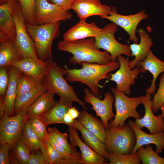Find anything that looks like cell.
<instances>
[{
    "instance_id": "6da1fadb",
    "label": "cell",
    "mask_w": 164,
    "mask_h": 164,
    "mask_svg": "<svg viewBox=\"0 0 164 164\" xmlns=\"http://www.w3.org/2000/svg\"><path fill=\"white\" fill-rule=\"evenodd\" d=\"M58 49L72 54L69 63L75 65L84 62L105 64L111 61L110 54L105 50L101 51L95 44V38L89 37L72 41H59Z\"/></svg>"
},
{
    "instance_id": "7a4b0ae2",
    "label": "cell",
    "mask_w": 164,
    "mask_h": 164,
    "mask_svg": "<svg viewBox=\"0 0 164 164\" xmlns=\"http://www.w3.org/2000/svg\"><path fill=\"white\" fill-rule=\"evenodd\" d=\"M82 68L69 69L67 65L64 66L68 71L66 80L70 82H79L86 85L95 96L98 97L100 92L98 84L103 79L109 80V74L111 71L119 68L120 63L118 60L111 61L105 64L84 62L81 63Z\"/></svg>"
},
{
    "instance_id": "3957f363",
    "label": "cell",
    "mask_w": 164,
    "mask_h": 164,
    "mask_svg": "<svg viewBox=\"0 0 164 164\" xmlns=\"http://www.w3.org/2000/svg\"><path fill=\"white\" fill-rule=\"evenodd\" d=\"M46 60L48 68L42 84L46 91L58 95L60 98L75 101L84 109L87 110L85 103L79 98L73 86L68 84L64 78V76L68 73L67 70L59 67L52 59Z\"/></svg>"
},
{
    "instance_id": "277c9868",
    "label": "cell",
    "mask_w": 164,
    "mask_h": 164,
    "mask_svg": "<svg viewBox=\"0 0 164 164\" xmlns=\"http://www.w3.org/2000/svg\"><path fill=\"white\" fill-rule=\"evenodd\" d=\"M60 22L41 25L26 22V30L34 42L37 55L41 60L52 59L53 43L60 35Z\"/></svg>"
},
{
    "instance_id": "5b68a950",
    "label": "cell",
    "mask_w": 164,
    "mask_h": 164,
    "mask_svg": "<svg viewBox=\"0 0 164 164\" xmlns=\"http://www.w3.org/2000/svg\"><path fill=\"white\" fill-rule=\"evenodd\" d=\"M104 142L107 152L131 154L136 142L135 132L128 123L106 129Z\"/></svg>"
},
{
    "instance_id": "8992f818",
    "label": "cell",
    "mask_w": 164,
    "mask_h": 164,
    "mask_svg": "<svg viewBox=\"0 0 164 164\" xmlns=\"http://www.w3.org/2000/svg\"><path fill=\"white\" fill-rule=\"evenodd\" d=\"M110 90L114 96V106L116 113L114 119L108 122L109 127H115L122 125L129 117L135 119L142 118L136 110L137 107L142 104L139 96L129 97L123 92L117 91L114 87H111Z\"/></svg>"
},
{
    "instance_id": "52a82bcc",
    "label": "cell",
    "mask_w": 164,
    "mask_h": 164,
    "mask_svg": "<svg viewBox=\"0 0 164 164\" xmlns=\"http://www.w3.org/2000/svg\"><path fill=\"white\" fill-rule=\"evenodd\" d=\"M118 26L112 22L108 24L102 28L100 35L95 38L97 47L109 52L112 61H117L118 56L121 55L132 57L129 45L121 44L115 38L114 34L118 30Z\"/></svg>"
},
{
    "instance_id": "ba28073f",
    "label": "cell",
    "mask_w": 164,
    "mask_h": 164,
    "mask_svg": "<svg viewBox=\"0 0 164 164\" xmlns=\"http://www.w3.org/2000/svg\"><path fill=\"white\" fill-rule=\"evenodd\" d=\"M12 15L15 25V42L17 48L24 58L39 59L36 52L34 42L26 30V22L19 2L13 10Z\"/></svg>"
},
{
    "instance_id": "9c48e42d",
    "label": "cell",
    "mask_w": 164,
    "mask_h": 164,
    "mask_svg": "<svg viewBox=\"0 0 164 164\" xmlns=\"http://www.w3.org/2000/svg\"><path fill=\"white\" fill-rule=\"evenodd\" d=\"M26 111L12 116L4 114L0 116V144H8L11 148L21 137L27 118Z\"/></svg>"
},
{
    "instance_id": "30bf717a",
    "label": "cell",
    "mask_w": 164,
    "mask_h": 164,
    "mask_svg": "<svg viewBox=\"0 0 164 164\" xmlns=\"http://www.w3.org/2000/svg\"><path fill=\"white\" fill-rule=\"evenodd\" d=\"M35 15L37 25L69 20L73 16L68 11L59 5L49 3L47 0H36Z\"/></svg>"
},
{
    "instance_id": "8fae6325",
    "label": "cell",
    "mask_w": 164,
    "mask_h": 164,
    "mask_svg": "<svg viewBox=\"0 0 164 164\" xmlns=\"http://www.w3.org/2000/svg\"><path fill=\"white\" fill-rule=\"evenodd\" d=\"M117 60L120 63L119 69L114 73H109L111 76L109 80L116 83L117 91L129 95L131 93V86L135 84V80L140 73L139 67L137 65L132 69L130 68L129 59L125 58L121 55L118 56Z\"/></svg>"
},
{
    "instance_id": "7c38bea8",
    "label": "cell",
    "mask_w": 164,
    "mask_h": 164,
    "mask_svg": "<svg viewBox=\"0 0 164 164\" xmlns=\"http://www.w3.org/2000/svg\"><path fill=\"white\" fill-rule=\"evenodd\" d=\"M148 17L145 9H142L134 14L124 15L118 13L116 8L113 7H111L110 14L102 18L108 19L121 27L128 34L129 41H132L134 43H138V39L136 35L137 27L142 21Z\"/></svg>"
},
{
    "instance_id": "4fadbf2b",
    "label": "cell",
    "mask_w": 164,
    "mask_h": 164,
    "mask_svg": "<svg viewBox=\"0 0 164 164\" xmlns=\"http://www.w3.org/2000/svg\"><path fill=\"white\" fill-rule=\"evenodd\" d=\"M84 100L92 106L91 109L95 111L96 116L100 117L106 129H108V122L114 117L112 111L113 96L109 92H106L104 99L101 100L88 88L84 89Z\"/></svg>"
},
{
    "instance_id": "5bb4252c",
    "label": "cell",
    "mask_w": 164,
    "mask_h": 164,
    "mask_svg": "<svg viewBox=\"0 0 164 164\" xmlns=\"http://www.w3.org/2000/svg\"><path fill=\"white\" fill-rule=\"evenodd\" d=\"M139 97L144 106L145 113L142 118L136 119L135 123L141 129L146 127L151 134L164 132V118L162 114L155 116L153 113L151 94L146 93Z\"/></svg>"
},
{
    "instance_id": "9a60e30c",
    "label": "cell",
    "mask_w": 164,
    "mask_h": 164,
    "mask_svg": "<svg viewBox=\"0 0 164 164\" xmlns=\"http://www.w3.org/2000/svg\"><path fill=\"white\" fill-rule=\"evenodd\" d=\"M9 83L5 94L0 97V115L6 114L13 116L14 105L16 97L18 81L23 73L12 65L8 67Z\"/></svg>"
},
{
    "instance_id": "2e32d148",
    "label": "cell",
    "mask_w": 164,
    "mask_h": 164,
    "mask_svg": "<svg viewBox=\"0 0 164 164\" xmlns=\"http://www.w3.org/2000/svg\"><path fill=\"white\" fill-rule=\"evenodd\" d=\"M71 9L76 12L80 20H86L91 16L98 15L102 18L108 15L111 7L102 4L101 0H76Z\"/></svg>"
},
{
    "instance_id": "e0dca14e",
    "label": "cell",
    "mask_w": 164,
    "mask_h": 164,
    "mask_svg": "<svg viewBox=\"0 0 164 164\" xmlns=\"http://www.w3.org/2000/svg\"><path fill=\"white\" fill-rule=\"evenodd\" d=\"M19 2L8 0L0 5V42L9 39L15 41L16 27L12 13Z\"/></svg>"
},
{
    "instance_id": "ac0fdd59",
    "label": "cell",
    "mask_w": 164,
    "mask_h": 164,
    "mask_svg": "<svg viewBox=\"0 0 164 164\" xmlns=\"http://www.w3.org/2000/svg\"><path fill=\"white\" fill-rule=\"evenodd\" d=\"M68 132L70 143L78 147L80 151L83 164H107L106 159L93 150L82 141L79 136L77 128L71 125Z\"/></svg>"
},
{
    "instance_id": "d6986e66",
    "label": "cell",
    "mask_w": 164,
    "mask_h": 164,
    "mask_svg": "<svg viewBox=\"0 0 164 164\" xmlns=\"http://www.w3.org/2000/svg\"><path fill=\"white\" fill-rule=\"evenodd\" d=\"M10 65L15 67L24 74L32 77L41 84L48 68L46 60L43 61L29 58H24Z\"/></svg>"
},
{
    "instance_id": "ffe728a7",
    "label": "cell",
    "mask_w": 164,
    "mask_h": 164,
    "mask_svg": "<svg viewBox=\"0 0 164 164\" xmlns=\"http://www.w3.org/2000/svg\"><path fill=\"white\" fill-rule=\"evenodd\" d=\"M102 28L94 22L88 23L80 20L67 31L63 35V40L72 41L89 37L96 38L101 34Z\"/></svg>"
},
{
    "instance_id": "44dd1931",
    "label": "cell",
    "mask_w": 164,
    "mask_h": 164,
    "mask_svg": "<svg viewBox=\"0 0 164 164\" xmlns=\"http://www.w3.org/2000/svg\"><path fill=\"white\" fill-rule=\"evenodd\" d=\"M128 123L134 131L136 138L135 148L131 154L135 153L140 146L153 144L156 146V153L159 154L164 149V132L149 134L139 128L134 121L129 120Z\"/></svg>"
},
{
    "instance_id": "7402d4cb",
    "label": "cell",
    "mask_w": 164,
    "mask_h": 164,
    "mask_svg": "<svg viewBox=\"0 0 164 164\" xmlns=\"http://www.w3.org/2000/svg\"><path fill=\"white\" fill-rule=\"evenodd\" d=\"M136 32L140 36V41L138 43H133L129 45L132 52V56L134 59L130 61V68L132 69L146 58L153 43L149 34L143 28L137 29Z\"/></svg>"
},
{
    "instance_id": "603a6c76",
    "label": "cell",
    "mask_w": 164,
    "mask_h": 164,
    "mask_svg": "<svg viewBox=\"0 0 164 164\" xmlns=\"http://www.w3.org/2000/svg\"><path fill=\"white\" fill-rule=\"evenodd\" d=\"M137 65L139 67L140 73H144L149 71L152 74L153 80L151 85L146 89L145 92L151 94H155L157 78L160 73L164 72V62L157 58L150 49L145 59Z\"/></svg>"
},
{
    "instance_id": "cb8c5ba5",
    "label": "cell",
    "mask_w": 164,
    "mask_h": 164,
    "mask_svg": "<svg viewBox=\"0 0 164 164\" xmlns=\"http://www.w3.org/2000/svg\"><path fill=\"white\" fill-rule=\"evenodd\" d=\"M54 94L46 91L42 94L28 108L25 115L27 118L30 117H42L58 101L54 98Z\"/></svg>"
},
{
    "instance_id": "d4e9b609",
    "label": "cell",
    "mask_w": 164,
    "mask_h": 164,
    "mask_svg": "<svg viewBox=\"0 0 164 164\" xmlns=\"http://www.w3.org/2000/svg\"><path fill=\"white\" fill-rule=\"evenodd\" d=\"M24 58L13 39H9L0 42V67L9 66L10 63Z\"/></svg>"
},
{
    "instance_id": "484cf974",
    "label": "cell",
    "mask_w": 164,
    "mask_h": 164,
    "mask_svg": "<svg viewBox=\"0 0 164 164\" xmlns=\"http://www.w3.org/2000/svg\"><path fill=\"white\" fill-rule=\"evenodd\" d=\"M78 120L84 128L104 143L106 129L102 121L88 113L85 109L80 112Z\"/></svg>"
},
{
    "instance_id": "4316f807",
    "label": "cell",
    "mask_w": 164,
    "mask_h": 164,
    "mask_svg": "<svg viewBox=\"0 0 164 164\" xmlns=\"http://www.w3.org/2000/svg\"><path fill=\"white\" fill-rule=\"evenodd\" d=\"M71 125L80 132L83 141L93 150L108 159L105 144L97 137L84 128L78 120L74 119Z\"/></svg>"
},
{
    "instance_id": "83f0119b",
    "label": "cell",
    "mask_w": 164,
    "mask_h": 164,
    "mask_svg": "<svg viewBox=\"0 0 164 164\" xmlns=\"http://www.w3.org/2000/svg\"><path fill=\"white\" fill-rule=\"evenodd\" d=\"M73 101L60 98L59 101L41 117L48 126L62 124L63 117L68 110L72 107Z\"/></svg>"
},
{
    "instance_id": "f1b7e54d",
    "label": "cell",
    "mask_w": 164,
    "mask_h": 164,
    "mask_svg": "<svg viewBox=\"0 0 164 164\" xmlns=\"http://www.w3.org/2000/svg\"><path fill=\"white\" fill-rule=\"evenodd\" d=\"M46 91V90L41 84L35 89L17 98L14 105L13 115L22 111H26L39 97Z\"/></svg>"
},
{
    "instance_id": "f546056e",
    "label": "cell",
    "mask_w": 164,
    "mask_h": 164,
    "mask_svg": "<svg viewBox=\"0 0 164 164\" xmlns=\"http://www.w3.org/2000/svg\"><path fill=\"white\" fill-rule=\"evenodd\" d=\"M30 153L27 145L20 139L10 149V163L27 164Z\"/></svg>"
},
{
    "instance_id": "4dcf8cb0",
    "label": "cell",
    "mask_w": 164,
    "mask_h": 164,
    "mask_svg": "<svg viewBox=\"0 0 164 164\" xmlns=\"http://www.w3.org/2000/svg\"><path fill=\"white\" fill-rule=\"evenodd\" d=\"M40 150L48 164H77L64 157L51 145L47 140L42 142Z\"/></svg>"
},
{
    "instance_id": "1f68e13d",
    "label": "cell",
    "mask_w": 164,
    "mask_h": 164,
    "mask_svg": "<svg viewBox=\"0 0 164 164\" xmlns=\"http://www.w3.org/2000/svg\"><path fill=\"white\" fill-rule=\"evenodd\" d=\"M20 139L27 145L31 153L40 149L42 142L26 121Z\"/></svg>"
},
{
    "instance_id": "d6a6232c",
    "label": "cell",
    "mask_w": 164,
    "mask_h": 164,
    "mask_svg": "<svg viewBox=\"0 0 164 164\" xmlns=\"http://www.w3.org/2000/svg\"><path fill=\"white\" fill-rule=\"evenodd\" d=\"M47 131L60 145L67 151L81 161V153L77 151L76 147L68 142L67 139L69 137V135L66 133H61L56 127H49L47 128Z\"/></svg>"
},
{
    "instance_id": "836d02e7",
    "label": "cell",
    "mask_w": 164,
    "mask_h": 164,
    "mask_svg": "<svg viewBox=\"0 0 164 164\" xmlns=\"http://www.w3.org/2000/svg\"><path fill=\"white\" fill-rule=\"evenodd\" d=\"M142 164H164V158L159 156L150 144L142 146L137 149Z\"/></svg>"
},
{
    "instance_id": "e575fe53",
    "label": "cell",
    "mask_w": 164,
    "mask_h": 164,
    "mask_svg": "<svg viewBox=\"0 0 164 164\" xmlns=\"http://www.w3.org/2000/svg\"><path fill=\"white\" fill-rule=\"evenodd\" d=\"M109 164H141L142 162L137 151L133 154H125L107 152Z\"/></svg>"
},
{
    "instance_id": "d590c367",
    "label": "cell",
    "mask_w": 164,
    "mask_h": 164,
    "mask_svg": "<svg viewBox=\"0 0 164 164\" xmlns=\"http://www.w3.org/2000/svg\"><path fill=\"white\" fill-rule=\"evenodd\" d=\"M26 121L42 142L47 140L48 132L46 130V127L48 125L41 117H29L27 118Z\"/></svg>"
},
{
    "instance_id": "8d00e7d4",
    "label": "cell",
    "mask_w": 164,
    "mask_h": 164,
    "mask_svg": "<svg viewBox=\"0 0 164 164\" xmlns=\"http://www.w3.org/2000/svg\"><path fill=\"white\" fill-rule=\"evenodd\" d=\"M41 84L32 77L23 74L18 81L16 99L22 95L35 89Z\"/></svg>"
},
{
    "instance_id": "74e56055",
    "label": "cell",
    "mask_w": 164,
    "mask_h": 164,
    "mask_svg": "<svg viewBox=\"0 0 164 164\" xmlns=\"http://www.w3.org/2000/svg\"><path fill=\"white\" fill-rule=\"evenodd\" d=\"M19 0L26 22L33 25H37L35 15L36 0Z\"/></svg>"
},
{
    "instance_id": "f35d334b",
    "label": "cell",
    "mask_w": 164,
    "mask_h": 164,
    "mask_svg": "<svg viewBox=\"0 0 164 164\" xmlns=\"http://www.w3.org/2000/svg\"><path fill=\"white\" fill-rule=\"evenodd\" d=\"M163 103H164V72L160 78L158 89L156 93L153 94L152 100V108L153 111L158 112Z\"/></svg>"
},
{
    "instance_id": "ab89813d",
    "label": "cell",
    "mask_w": 164,
    "mask_h": 164,
    "mask_svg": "<svg viewBox=\"0 0 164 164\" xmlns=\"http://www.w3.org/2000/svg\"><path fill=\"white\" fill-rule=\"evenodd\" d=\"M47 140L55 149L66 159L75 162L77 164H82L81 160L77 158L65 149L55 140L53 137L49 132Z\"/></svg>"
},
{
    "instance_id": "60d3db41",
    "label": "cell",
    "mask_w": 164,
    "mask_h": 164,
    "mask_svg": "<svg viewBox=\"0 0 164 164\" xmlns=\"http://www.w3.org/2000/svg\"><path fill=\"white\" fill-rule=\"evenodd\" d=\"M8 66L0 67V97L4 96L9 83Z\"/></svg>"
},
{
    "instance_id": "b9f144b4",
    "label": "cell",
    "mask_w": 164,
    "mask_h": 164,
    "mask_svg": "<svg viewBox=\"0 0 164 164\" xmlns=\"http://www.w3.org/2000/svg\"><path fill=\"white\" fill-rule=\"evenodd\" d=\"M27 164H48V163L40 149L30 153Z\"/></svg>"
},
{
    "instance_id": "7bdbcfd3",
    "label": "cell",
    "mask_w": 164,
    "mask_h": 164,
    "mask_svg": "<svg viewBox=\"0 0 164 164\" xmlns=\"http://www.w3.org/2000/svg\"><path fill=\"white\" fill-rule=\"evenodd\" d=\"M11 147L7 144H1L0 148V164L10 163L9 151Z\"/></svg>"
},
{
    "instance_id": "ee69618b",
    "label": "cell",
    "mask_w": 164,
    "mask_h": 164,
    "mask_svg": "<svg viewBox=\"0 0 164 164\" xmlns=\"http://www.w3.org/2000/svg\"><path fill=\"white\" fill-rule=\"evenodd\" d=\"M53 3L62 7L65 10L69 11L76 0H51Z\"/></svg>"
},
{
    "instance_id": "f6af8a7d",
    "label": "cell",
    "mask_w": 164,
    "mask_h": 164,
    "mask_svg": "<svg viewBox=\"0 0 164 164\" xmlns=\"http://www.w3.org/2000/svg\"><path fill=\"white\" fill-rule=\"evenodd\" d=\"M73 120L67 111L63 117L62 124H66L69 126L71 125Z\"/></svg>"
},
{
    "instance_id": "bcb514c9",
    "label": "cell",
    "mask_w": 164,
    "mask_h": 164,
    "mask_svg": "<svg viewBox=\"0 0 164 164\" xmlns=\"http://www.w3.org/2000/svg\"><path fill=\"white\" fill-rule=\"evenodd\" d=\"M68 112L74 120L79 117L80 113L75 107L70 108L68 110Z\"/></svg>"
},
{
    "instance_id": "7dc6e473",
    "label": "cell",
    "mask_w": 164,
    "mask_h": 164,
    "mask_svg": "<svg viewBox=\"0 0 164 164\" xmlns=\"http://www.w3.org/2000/svg\"><path fill=\"white\" fill-rule=\"evenodd\" d=\"M160 109L161 112L164 118V103H163L161 106Z\"/></svg>"
},
{
    "instance_id": "c3c4849f",
    "label": "cell",
    "mask_w": 164,
    "mask_h": 164,
    "mask_svg": "<svg viewBox=\"0 0 164 164\" xmlns=\"http://www.w3.org/2000/svg\"><path fill=\"white\" fill-rule=\"evenodd\" d=\"M8 0H0V5L4 4ZM17 2H19V0H15Z\"/></svg>"
}]
</instances>
